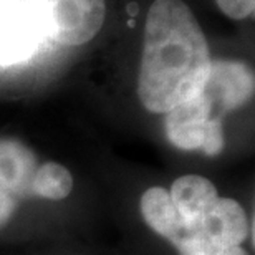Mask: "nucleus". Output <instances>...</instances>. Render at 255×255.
<instances>
[{"label":"nucleus","instance_id":"obj_1","mask_svg":"<svg viewBox=\"0 0 255 255\" xmlns=\"http://www.w3.org/2000/svg\"><path fill=\"white\" fill-rule=\"evenodd\" d=\"M211 52L201 25L182 0H154L142 37L137 96L149 113H169L202 91Z\"/></svg>","mask_w":255,"mask_h":255},{"label":"nucleus","instance_id":"obj_2","mask_svg":"<svg viewBox=\"0 0 255 255\" xmlns=\"http://www.w3.org/2000/svg\"><path fill=\"white\" fill-rule=\"evenodd\" d=\"M254 90L249 65L234 60L212 62L201 93L166 113L167 139L179 149L217 156L224 149L222 116L246 105Z\"/></svg>","mask_w":255,"mask_h":255},{"label":"nucleus","instance_id":"obj_3","mask_svg":"<svg viewBox=\"0 0 255 255\" xmlns=\"http://www.w3.org/2000/svg\"><path fill=\"white\" fill-rule=\"evenodd\" d=\"M249 237L246 211L234 199L217 197L197 222L179 229L171 239L181 255H224Z\"/></svg>","mask_w":255,"mask_h":255},{"label":"nucleus","instance_id":"obj_4","mask_svg":"<svg viewBox=\"0 0 255 255\" xmlns=\"http://www.w3.org/2000/svg\"><path fill=\"white\" fill-rule=\"evenodd\" d=\"M32 3L47 37L66 47L90 42L106 17L105 0H32Z\"/></svg>","mask_w":255,"mask_h":255},{"label":"nucleus","instance_id":"obj_5","mask_svg":"<svg viewBox=\"0 0 255 255\" xmlns=\"http://www.w3.org/2000/svg\"><path fill=\"white\" fill-rule=\"evenodd\" d=\"M47 38L32 0H0V66L27 62Z\"/></svg>","mask_w":255,"mask_h":255},{"label":"nucleus","instance_id":"obj_6","mask_svg":"<svg viewBox=\"0 0 255 255\" xmlns=\"http://www.w3.org/2000/svg\"><path fill=\"white\" fill-rule=\"evenodd\" d=\"M37 167V156L28 146L0 137V191L15 201L33 196L32 182Z\"/></svg>","mask_w":255,"mask_h":255},{"label":"nucleus","instance_id":"obj_7","mask_svg":"<svg viewBox=\"0 0 255 255\" xmlns=\"http://www.w3.org/2000/svg\"><path fill=\"white\" fill-rule=\"evenodd\" d=\"M169 197L179 216L181 226L189 227L201 219L204 211L216 201L219 194L216 186L206 177L187 174L172 182Z\"/></svg>","mask_w":255,"mask_h":255},{"label":"nucleus","instance_id":"obj_8","mask_svg":"<svg viewBox=\"0 0 255 255\" xmlns=\"http://www.w3.org/2000/svg\"><path fill=\"white\" fill-rule=\"evenodd\" d=\"M141 216L157 236L171 241L179 229V216L171 202L169 192L162 187H149L141 196Z\"/></svg>","mask_w":255,"mask_h":255},{"label":"nucleus","instance_id":"obj_9","mask_svg":"<svg viewBox=\"0 0 255 255\" xmlns=\"http://www.w3.org/2000/svg\"><path fill=\"white\" fill-rule=\"evenodd\" d=\"M32 191L33 196L50 201H62L73 191V176L58 162H45L35 171Z\"/></svg>","mask_w":255,"mask_h":255},{"label":"nucleus","instance_id":"obj_10","mask_svg":"<svg viewBox=\"0 0 255 255\" xmlns=\"http://www.w3.org/2000/svg\"><path fill=\"white\" fill-rule=\"evenodd\" d=\"M224 15L234 20H242L254 15L255 0H216Z\"/></svg>","mask_w":255,"mask_h":255},{"label":"nucleus","instance_id":"obj_11","mask_svg":"<svg viewBox=\"0 0 255 255\" xmlns=\"http://www.w3.org/2000/svg\"><path fill=\"white\" fill-rule=\"evenodd\" d=\"M17 204L18 201H15L8 194L0 191V227H3L12 219L15 209H17Z\"/></svg>","mask_w":255,"mask_h":255}]
</instances>
